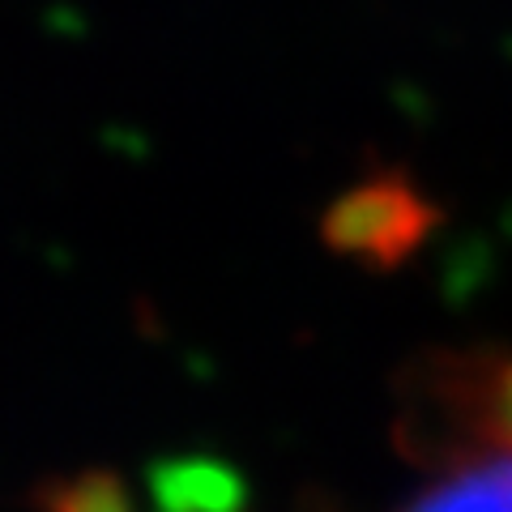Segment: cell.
Segmentation results:
<instances>
[{"label":"cell","instance_id":"4","mask_svg":"<svg viewBox=\"0 0 512 512\" xmlns=\"http://www.w3.org/2000/svg\"><path fill=\"white\" fill-rule=\"evenodd\" d=\"M39 512H137L133 491L111 470H82L39 491Z\"/></svg>","mask_w":512,"mask_h":512},{"label":"cell","instance_id":"5","mask_svg":"<svg viewBox=\"0 0 512 512\" xmlns=\"http://www.w3.org/2000/svg\"><path fill=\"white\" fill-rule=\"evenodd\" d=\"M483 414H487V440H495V436L512 440V367H504V372L487 376V402H483Z\"/></svg>","mask_w":512,"mask_h":512},{"label":"cell","instance_id":"1","mask_svg":"<svg viewBox=\"0 0 512 512\" xmlns=\"http://www.w3.org/2000/svg\"><path fill=\"white\" fill-rule=\"evenodd\" d=\"M431 205L406 175H372L355 188H346L329 205L320 235L333 252L359 256L367 265H402L436 227Z\"/></svg>","mask_w":512,"mask_h":512},{"label":"cell","instance_id":"2","mask_svg":"<svg viewBox=\"0 0 512 512\" xmlns=\"http://www.w3.org/2000/svg\"><path fill=\"white\" fill-rule=\"evenodd\" d=\"M406 512H512V440L495 436L448 457V470Z\"/></svg>","mask_w":512,"mask_h":512},{"label":"cell","instance_id":"3","mask_svg":"<svg viewBox=\"0 0 512 512\" xmlns=\"http://www.w3.org/2000/svg\"><path fill=\"white\" fill-rule=\"evenodd\" d=\"M150 491L158 512H239L244 504L239 474L210 457L163 461L150 478Z\"/></svg>","mask_w":512,"mask_h":512}]
</instances>
